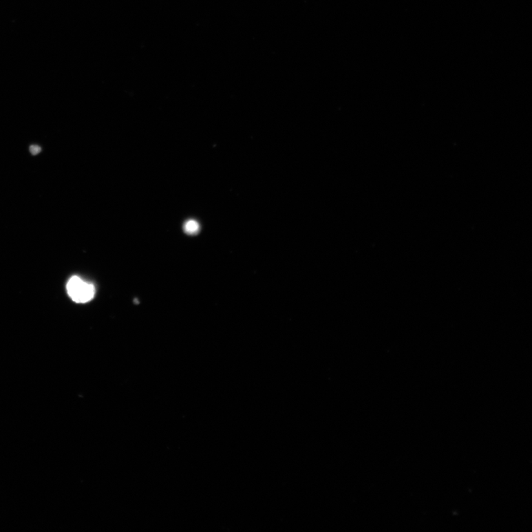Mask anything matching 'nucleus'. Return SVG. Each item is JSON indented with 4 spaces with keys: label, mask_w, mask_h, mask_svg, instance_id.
Here are the masks:
<instances>
[{
    "label": "nucleus",
    "mask_w": 532,
    "mask_h": 532,
    "mask_svg": "<svg viewBox=\"0 0 532 532\" xmlns=\"http://www.w3.org/2000/svg\"><path fill=\"white\" fill-rule=\"evenodd\" d=\"M67 294L74 302L85 304L92 300L95 296V287L83 279L74 276L70 278L67 284Z\"/></svg>",
    "instance_id": "f257e3e1"
},
{
    "label": "nucleus",
    "mask_w": 532,
    "mask_h": 532,
    "mask_svg": "<svg viewBox=\"0 0 532 532\" xmlns=\"http://www.w3.org/2000/svg\"><path fill=\"white\" fill-rule=\"evenodd\" d=\"M184 229L185 233L190 235L197 234L200 230L199 224L194 220H189L184 224Z\"/></svg>",
    "instance_id": "f03ea898"
}]
</instances>
